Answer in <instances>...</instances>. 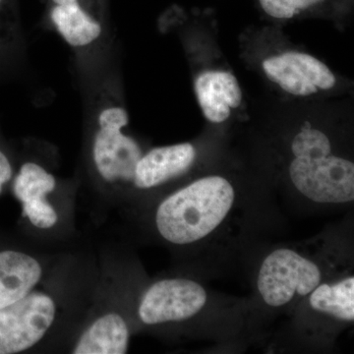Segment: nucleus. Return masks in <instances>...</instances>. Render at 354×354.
<instances>
[{"mask_svg": "<svg viewBox=\"0 0 354 354\" xmlns=\"http://www.w3.org/2000/svg\"><path fill=\"white\" fill-rule=\"evenodd\" d=\"M85 74V113L93 127L92 158L104 181H133L142 158L136 141L125 134L129 115L120 93V81L113 70L97 64L82 65Z\"/></svg>", "mask_w": 354, "mask_h": 354, "instance_id": "obj_1", "label": "nucleus"}, {"mask_svg": "<svg viewBox=\"0 0 354 354\" xmlns=\"http://www.w3.org/2000/svg\"><path fill=\"white\" fill-rule=\"evenodd\" d=\"M234 201V187L227 179L204 177L160 204L156 216L158 232L172 243L200 241L221 225Z\"/></svg>", "mask_w": 354, "mask_h": 354, "instance_id": "obj_2", "label": "nucleus"}, {"mask_svg": "<svg viewBox=\"0 0 354 354\" xmlns=\"http://www.w3.org/2000/svg\"><path fill=\"white\" fill-rule=\"evenodd\" d=\"M290 176L305 197L318 203H346L354 199V165L332 155L325 133L305 123L291 144Z\"/></svg>", "mask_w": 354, "mask_h": 354, "instance_id": "obj_3", "label": "nucleus"}, {"mask_svg": "<svg viewBox=\"0 0 354 354\" xmlns=\"http://www.w3.org/2000/svg\"><path fill=\"white\" fill-rule=\"evenodd\" d=\"M46 19L80 64L104 57L111 41L109 0H46Z\"/></svg>", "mask_w": 354, "mask_h": 354, "instance_id": "obj_4", "label": "nucleus"}, {"mask_svg": "<svg viewBox=\"0 0 354 354\" xmlns=\"http://www.w3.org/2000/svg\"><path fill=\"white\" fill-rule=\"evenodd\" d=\"M320 281L316 264L290 249H279L263 262L258 288L266 304L279 307L288 304L295 293L309 295Z\"/></svg>", "mask_w": 354, "mask_h": 354, "instance_id": "obj_5", "label": "nucleus"}, {"mask_svg": "<svg viewBox=\"0 0 354 354\" xmlns=\"http://www.w3.org/2000/svg\"><path fill=\"white\" fill-rule=\"evenodd\" d=\"M55 318V304L41 292L0 309V354L21 353L41 341Z\"/></svg>", "mask_w": 354, "mask_h": 354, "instance_id": "obj_6", "label": "nucleus"}, {"mask_svg": "<svg viewBox=\"0 0 354 354\" xmlns=\"http://www.w3.org/2000/svg\"><path fill=\"white\" fill-rule=\"evenodd\" d=\"M266 77L286 94L311 97L335 86L334 72L318 58L302 51H285L266 58Z\"/></svg>", "mask_w": 354, "mask_h": 354, "instance_id": "obj_7", "label": "nucleus"}, {"mask_svg": "<svg viewBox=\"0 0 354 354\" xmlns=\"http://www.w3.org/2000/svg\"><path fill=\"white\" fill-rule=\"evenodd\" d=\"M206 301V291L195 281L165 279L147 291L139 306V316L148 325L183 321L197 314Z\"/></svg>", "mask_w": 354, "mask_h": 354, "instance_id": "obj_8", "label": "nucleus"}, {"mask_svg": "<svg viewBox=\"0 0 354 354\" xmlns=\"http://www.w3.org/2000/svg\"><path fill=\"white\" fill-rule=\"evenodd\" d=\"M194 92L203 114L212 123L225 122L242 102L236 77L225 70L202 72L195 79Z\"/></svg>", "mask_w": 354, "mask_h": 354, "instance_id": "obj_9", "label": "nucleus"}, {"mask_svg": "<svg viewBox=\"0 0 354 354\" xmlns=\"http://www.w3.org/2000/svg\"><path fill=\"white\" fill-rule=\"evenodd\" d=\"M195 158L196 150L189 143L153 149L140 158L133 183L141 189L156 187L187 171Z\"/></svg>", "mask_w": 354, "mask_h": 354, "instance_id": "obj_10", "label": "nucleus"}, {"mask_svg": "<svg viewBox=\"0 0 354 354\" xmlns=\"http://www.w3.org/2000/svg\"><path fill=\"white\" fill-rule=\"evenodd\" d=\"M41 277L38 261L17 251L0 252V309L31 292Z\"/></svg>", "mask_w": 354, "mask_h": 354, "instance_id": "obj_11", "label": "nucleus"}, {"mask_svg": "<svg viewBox=\"0 0 354 354\" xmlns=\"http://www.w3.org/2000/svg\"><path fill=\"white\" fill-rule=\"evenodd\" d=\"M129 330L122 317L109 313L95 321L74 348L75 354H124Z\"/></svg>", "mask_w": 354, "mask_h": 354, "instance_id": "obj_12", "label": "nucleus"}, {"mask_svg": "<svg viewBox=\"0 0 354 354\" xmlns=\"http://www.w3.org/2000/svg\"><path fill=\"white\" fill-rule=\"evenodd\" d=\"M24 50L17 0H0V80L17 68Z\"/></svg>", "mask_w": 354, "mask_h": 354, "instance_id": "obj_13", "label": "nucleus"}, {"mask_svg": "<svg viewBox=\"0 0 354 354\" xmlns=\"http://www.w3.org/2000/svg\"><path fill=\"white\" fill-rule=\"evenodd\" d=\"M57 186V179L34 162L21 165L19 172L14 179L15 196L22 202L23 209L46 204V195L53 192Z\"/></svg>", "mask_w": 354, "mask_h": 354, "instance_id": "obj_14", "label": "nucleus"}, {"mask_svg": "<svg viewBox=\"0 0 354 354\" xmlns=\"http://www.w3.org/2000/svg\"><path fill=\"white\" fill-rule=\"evenodd\" d=\"M310 304L317 311L325 312L341 320H354L353 277L335 285L318 286L312 291Z\"/></svg>", "mask_w": 354, "mask_h": 354, "instance_id": "obj_15", "label": "nucleus"}, {"mask_svg": "<svg viewBox=\"0 0 354 354\" xmlns=\"http://www.w3.org/2000/svg\"><path fill=\"white\" fill-rule=\"evenodd\" d=\"M330 0H258L260 8L269 17L288 20L314 10Z\"/></svg>", "mask_w": 354, "mask_h": 354, "instance_id": "obj_16", "label": "nucleus"}, {"mask_svg": "<svg viewBox=\"0 0 354 354\" xmlns=\"http://www.w3.org/2000/svg\"><path fill=\"white\" fill-rule=\"evenodd\" d=\"M13 177V167L6 152L0 148V194L4 184L9 183Z\"/></svg>", "mask_w": 354, "mask_h": 354, "instance_id": "obj_17", "label": "nucleus"}]
</instances>
